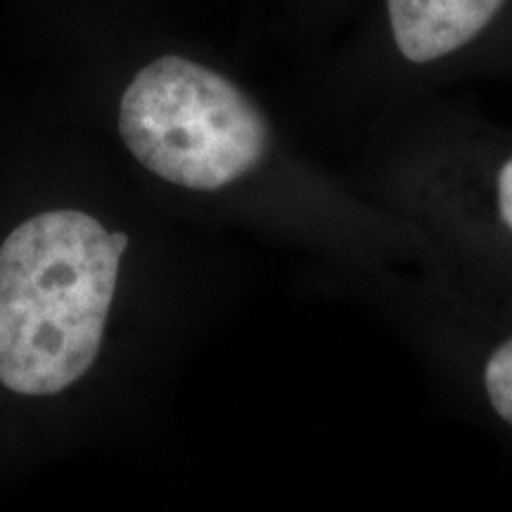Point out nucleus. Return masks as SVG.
<instances>
[{"instance_id": "nucleus-3", "label": "nucleus", "mask_w": 512, "mask_h": 512, "mask_svg": "<svg viewBox=\"0 0 512 512\" xmlns=\"http://www.w3.org/2000/svg\"><path fill=\"white\" fill-rule=\"evenodd\" d=\"M505 0H387L394 46L413 64L463 50L494 22Z\"/></svg>"}, {"instance_id": "nucleus-4", "label": "nucleus", "mask_w": 512, "mask_h": 512, "mask_svg": "<svg viewBox=\"0 0 512 512\" xmlns=\"http://www.w3.org/2000/svg\"><path fill=\"white\" fill-rule=\"evenodd\" d=\"M479 387L491 413L512 430V330L486 349L479 363Z\"/></svg>"}, {"instance_id": "nucleus-1", "label": "nucleus", "mask_w": 512, "mask_h": 512, "mask_svg": "<svg viewBox=\"0 0 512 512\" xmlns=\"http://www.w3.org/2000/svg\"><path fill=\"white\" fill-rule=\"evenodd\" d=\"M126 233L81 211H46L0 247V382L53 396L98 358Z\"/></svg>"}, {"instance_id": "nucleus-5", "label": "nucleus", "mask_w": 512, "mask_h": 512, "mask_svg": "<svg viewBox=\"0 0 512 512\" xmlns=\"http://www.w3.org/2000/svg\"><path fill=\"white\" fill-rule=\"evenodd\" d=\"M486 207L491 223L503 235L505 245L512 249V150L498 157L486 181Z\"/></svg>"}, {"instance_id": "nucleus-2", "label": "nucleus", "mask_w": 512, "mask_h": 512, "mask_svg": "<svg viewBox=\"0 0 512 512\" xmlns=\"http://www.w3.org/2000/svg\"><path fill=\"white\" fill-rule=\"evenodd\" d=\"M119 131L152 174L195 192H219L252 176L271 152L259 105L226 76L166 55L133 76Z\"/></svg>"}]
</instances>
